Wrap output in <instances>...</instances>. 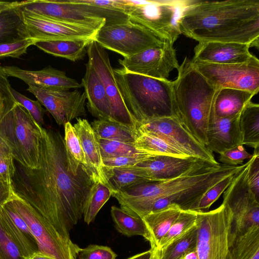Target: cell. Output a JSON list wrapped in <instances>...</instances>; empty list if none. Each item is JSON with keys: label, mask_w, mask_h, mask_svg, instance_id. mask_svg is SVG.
<instances>
[{"label": "cell", "mask_w": 259, "mask_h": 259, "mask_svg": "<svg viewBox=\"0 0 259 259\" xmlns=\"http://www.w3.org/2000/svg\"><path fill=\"white\" fill-rule=\"evenodd\" d=\"M39 161L35 169L15 163L12 191L70 239L69 232L83 217L96 183L83 164L77 175L69 170L64 137L58 130L42 127Z\"/></svg>", "instance_id": "cell-1"}, {"label": "cell", "mask_w": 259, "mask_h": 259, "mask_svg": "<svg viewBox=\"0 0 259 259\" xmlns=\"http://www.w3.org/2000/svg\"><path fill=\"white\" fill-rule=\"evenodd\" d=\"M248 162L232 166L203 161L178 177L139 184L112 192V196L120 208L141 218L173 204L183 210L198 211L201 198L211 187L240 171Z\"/></svg>", "instance_id": "cell-2"}, {"label": "cell", "mask_w": 259, "mask_h": 259, "mask_svg": "<svg viewBox=\"0 0 259 259\" xmlns=\"http://www.w3.org/2000/svg\"><path fill=\"white\" fill-rule=\"evenodd\" d=\"M181 34L198 42H238L258 48L259 1H192L178 21Z\"/></svg>", "instance_id": "cell-3"}, {"label": "cell", "mask_w": 259, "mask_h": 259, "mask_svg": "<svg viewBox=\"0 0 259 259\" xmlns=\"http://www.w3.org/2000/svg\"><path fill=\"white\" fill-rule=\"evenodd\" d=\"M172 81L175 117L201 144L207 133L215 96L219 89L210 83L185 57Z\"/></svg>", "instance_id": "cell-4"}, {"label": "cell", "mask_w": 259, "mask_h": 259, "mask_svg": "<svg viewBox=\"0 0 259 259\" xmlns=\"http://www.w3.org/2000/svg\"><path fill=\"white\" fill-rule=\"evenodd\" d=\"M114 72L123 100L138 124L175 116L172 81L131 73L122 68Z\"/></svg>", "instance_id": "cell-5"}, {"label": "cell", "mask_w": 259, "mask_h": 259, "mask_svg": "<svg viewBox=\"0 0 259 259\" xmlns=\"http://www.w3.org/2000/svg\"><path fill=\"white\" fill-rule=\"evenodd\" d=\"M42 130V127L17 102L6 108L0 118V137L9 147L14 159L29 169L39 168Z\"/></svg>", "instance_id": "cell-6"}, {"label": "cell", "mask_w": 259, "mask_h": 259, "mask_svg": "<svg viewBox=\"0 0 259 259\" xmlns=\"http://www.w3.org/2000/svg\"><path fill=\"white\" fill-rule=\"evenodd\" d=\"M247 165L236 174L224 191L223 204L228 221L229 245L238 238L259 229V199L252 193L248 182Z\"/></svg>", "instance_id": "cell-7"}, {"label": "cell", "mask_w": 259, "mask_h": 259, "mask_svg": "<svg viewBox=\"0 0 259 259\" xmlns=\"http://www.w3.org/2000/svg\"><path fill=\"white\" fill-rule=\"evenodd\" d=\"M129 20L174 44L181 34L178 21L191 0H121Z\"/></svg>", "instance_id": "cell-8"}, {"label": "cell", "mask_w": 259, "mask_h": 259, "mask_svg": "<svg viewBox=\"0 0 259 259\" xmlns=\"http://www.w3.org/2000/svg\"><path fill=\"white\" fill-rule=\"evenodd\" d=\"M8 201L27 224L37 242L38 251L56 259H77L80 247L71 239L63 237L28 203L14 193Z\"/></svg>", "instance_id": "cell-9"}, {"label": "cell", "mask_w": 259, "mask_h": 259, "mask_svg": "<svg viewBox=\"0 0 259 259\" xmlns=\"http://www.w3.org/2000/svg\"><path fill=\"white\" fill-rule=\"evenodd\" d=\"M95 40L104 49L117 53L123 58L169 41L129 19L104 24L98 31Z\"/></svg>", "instance_id": "cell-10"}, {"label": "cell", "mask_w": 259, "mask_h": 259, "mask_svg": "<svg viewBox=\"0 0 259 259\" xmlns=\"http://www.w3.org/2000/svg\"><path fill=\"white\" fill-rule=\"evenodd\" d=\"M198 259H231L228 244V221L222 204L208 211H197Z\"/></svg>", "instance_id": "cell-11"}, {"label": "cell", "mask_w": 259, "mask_h": 259, "mask_svg": "<svg viewBox=\"0 0 259 259\" xmlns=\"http://www.w3.org/2000/svg\"><path fill=\"white\" fill-rule=\"evenodd\" d=\"M191 61L195 68L219 89L231 88L258 93L259 60L254 55L249 61L237 64Z\"/></svg>", "instance_id": "cell-12"}, {"label": "cell", "mask_w": 259, "mask_h": 259, "mask_svg": "<svg viewBox=\"0 0 259 259\" xmlns=\"http://www.w3.org/2000/svg\"><path fill=\"white\" fill-rule=\"evenodd\" d=\"M87 54L88 61L102 81L109 100L111 105L110 121L138 131V123L123 100L108 54L105 49L93 40L88 47Z\"/></svg>", "instance_id": "cell-13"}, {"label": "cell", "mask_w": 259, "mask_h": 259, "mask_svg": "<svg viewBox=\"0 0 259 259\" xmlns=\"http://www.w3.org/2000/svg\"><path fill=\"white\" fill-rule=\"evenodd\" d=\"M139 133L157 136L189 156L214 164H220L211 151L201 144L174 116L151 119L140 123Z\"/></svg>", "instance_id": "cell-14"}, {"label": "cell", "mask_w": 259, "mask_h": 259, "mask_svg": "<svg viewBox=\"0 0 259 259\" xmlns=\"http://www.w3.org/2000/svg\"><path fill=\"white\" fill-rule=\"evenodd\" d=\"M125 71L159 79H167L180 65L174 44L168 41L118 60Z\"/></svg>", "instance_id": "cell-15"}, {"label": "cell", "mask_w": 259, "mask_h": 259, "mask_svg": "<svg viewBox=\"0 0 259 259\" xmlns=\"http://www.w3.org/2000/svg\"><path fill=\"white\" fill-rule=\"evenodd\" d=\"M20 8L24 13L63 22L85 26L99 30L105 19L79 8L69 0H28Z\"/></svg>", "instance_id": "cell-16"}, {"label": "cell", "mask_w": 259, "mask_h": 259, "mask_svg": "<svg viewBox=\"0 0 259 259\" xmlns=\"http://www.w3.org/2000/svg\"><path fill=\"white\" fill-rule=\"evenodd\" d=\"M27 90L35 96L60 125L86 114L84 92L77 89L73 91H51L31 87H28Z\"/></svg>", "instance_id": "cell-17"}, {"label": "cell", "mask_w": 259, "mask_h": 259, "mask_svg": "<svg viewBox=\"0 0 259 259\" xmlns=\"http://www.w3.org/2000/svg\"><path fill=\"white\" fill-rule=\"evenodd\" d=\"M23 14L30 37L35 42L78 38L95 40L98 31L85 26L49 19L24 12Z\"/></svg>", "instance_id": "cell-18"}, {"label": "cell", "mask_w": 259, "mask_h": 259, "mask_svg": "<svg viewBox=\"0 0 259 259\" xmlns=\"http://www.w3.org/2000/svg\"><path fill=\"white\" fill-rule=\"evenodd\" d=\"M4 69L8 77L18 78L29 87L51 91H68L82 87L77 80L66 76L64 71L51 66L36 71L15 66H5Z\"/></svg>", "instance_id": "cell-19"}, {"label": "cell", "mask_w": 259, "mask_h": 259, "mask_svg": "<svg viewBox=\"0 0 259 259\" xmlns=\"http://www.w3.org/2000/svg\"><path fill=\"white\" fill-rule=\"evenodd\" d=\"M249 45L230 42H200L194 48L192 60L214 64H229L244 63L253 55Z\"/></svg>", "instance_id": "cell-20"}, {"label": "cell", "mask_w": 259, "mask_h": 259, "mask_svg": "<svg viewBox=\"0 0 259 259\" xmlns=\"http://www.w3.org/2000/svg\"><path fill=\"white\" fill-rule=\"evenodd\" d=\"M239 115L220 118L212 111L209 120L206 147L220 154L224 151L242 144Z\"/></svg>", "instance_id": "cell-21"}, {"label": "cell", "mask_w": 259, "mask_h": 259, "mask_svg": "<svg viewBox=\"0 0 259 259\" xmlns=\"http://www.w3.org/2000/svg\"><path fill=\"white\" fill-rule=\"evenodd\" d=\"M203 161L192 156L155 155L136 166L143 169L151 181H162L178 177Z\"/></svg>", "instance_id": "cell-22"}, {"label": "cell", "mask_w": 259, "mask_h": 259, "mask_svg": "<svg viewBox=\"0 0 259 259\" xmlns=\"http://www.w3.org/2000/svg\"><path fill=\"white\" fill-rule=\"evenodd\" d=\"M0 221L25 258L38 251L37 242L27 224L9 201L0 207Z\"/></svg>", "instance_id": "cell-23"}, {"label": "cell", "mask_w": 259, "mask_h": 259, "mask_svg": "<svg viewBox=\"0 0 259 259\" xmlns=\"http://www.w3.org/2000/svg\"><path fill=\"white\" fill-rule=\"evenodd\" d=\"M73 126L81 146L87 166L95 182L108 185L99 143L91 124L87 119L78 118Z\"/></svg>", "instance_id": "cell-24"}, {"label": "cell", "mask_w": 259, "mask_h": 259, "mask_svg": "<svg viewBox=\"0 0 259 259\" xmlns=\"http://www.w3.org/2000/svg\"><path fill=\"white\" fill-rule=\"evenodd\" d=\"M84 89L90 112L98 119L110 121L111 105L104 85L91 64H85L80 83Z\"/></svg>", "instance_id": "cell-25"}, {"label": "cell", "mask_w": 259, "mask_h": 259, "mask_svg": "<svg viewBox=\"0 0 259 259\" xmlns=\"http://www.w3.org/2000/svg\"><path fill=\"white\" fill-rule=\"evenodd\" d=\"M256 93L245 90L221 88L215 96L213 111L218 117H229L239 115Z\"/></svg>", "instance_id": "cell-26"}, {"label": "cell", "mask_w": 259, "mask_h": 259, "mask_svg": "<svg viewBox=\"0 0 259 259\" xmlns=\"http://www.w3.org/2000/svg\"><path fill=\"white\" fill-rule=\"evenodd\" d=\"M81 9L105 19V24H111L128 20L126 11L128 6L121 0H69Z\"/></svg>", "instance_id": "cell-27"}, {"label": "cell", "mask_w": 259, "mask_h": 259, "mask_svg": "<svg viewBox=\"0 0 259 259\" xmlns=\"http://www.w3.org/2000/svg\"><path fill=\"white\" fill-rule=\"evenodd\" d=\"M0 10V45L30 38L20 5Z\"/></svg>", "instance_id": "cell-28"}, {"label": "cell", "mask_w": 259, "mask_h": 259, "mask_svg": "<svg viewBox=\"0 0 259 259\" xmlns=\"http://www.w3.org/2000/svg\"><path fill=\"white\" fill-rule=\"evenodd\" d=\"M91 38L67 39L36 41L34 45L45 53L75 62L87 53Z\"/></svg>", "instance_id": "cell-29"}, {"label": "cell", "mask_w": 259, "mask_h": 259, "mask_svg": "<svg viewBox=\"0 0 259 259\" xmlns=\"http://www.w3.org/2000/svg\"><path fill=\"white\" fill-rule=\"evenodd\" d=\"M181 211L177 205L173 204L161 210L150 212L141 218L152 238L151 248H157Z\"/></svg>", "instance_id": "cell-30"}, {"label": "cell", "mask_w": 259, "mask_h": 259, "mask_svg": "<svg viewBox=\"0 0 259 259\" xmlns=\"http://www.w3.org/2000/svg\"><path fill=\"white\" fill-rule=\"evenodd\" d=\"M104 171L108 186L112 193L151 181L145 171L136 165L112 168L104 167Z\"/></svg>", "instance_id": "cell-31"}, {"label": "cell", "mask_w": 259, "mask_h": 259, "mask_svg": "<svg viewBox=\"0 0 259 259\" xmlns=\"http://www.w3.org/2000/svg\"><path fill=\"white\" fill-rule=\"evenodd\" d=\"M110 212L118 232L127 237L141 236L148 241L151 245L152 244L150 234L141 217L133 215L116 206H111Z\"/></svg>", "instance_id": "cell-32"}, {"label": "cell", "mask_w": 259, "mask_h": 259, "mask_svg": "<svg viewBox=\"0 0 259 259\" xmlns=\"http://www.w3.org/2000/svg\"><path fill=\"white\" fill-rule=\"evenodd\" d=\"M242 144L259 149V105L251 101L244 107L239 115Z\"/></svg>", "instance_id": "cell-33"}, {"label": "cell", "mask_w": 259, "mask_h": 259, "mask_svg": "<svg viewBox=\"0 0 259 259\" xmlns=\"http://www.w3.org/2000/svg\"><path fill=\"white\" fill-rule=\"evenodd\" d=\"M91 126L99 139L134 143L139 132L109 120H94Z\"/></svg>", "instance_id": "cell-34"}, {"label": "cell", "mask_w": 259, "mask_h": 259, "mask_svg": "<svg viewBox=\"0 0 259 259\" xmlns=\"http://www.w3.org/2000/svg\"><path fill=\"white\" fill-rule=\"evenodd\" d=\"M64 125L68 168L73 174L77 175L82 164L88 167L87 163L74 127L70 122H66Z\"/></svg>", "instance_id": "cell-35"}, {"label": "cell", "mask_w": 259, "mask_h": 259, "mask_svg": "<svg viewBox=\"0 0 259 259\" xmlns=\"http://www.w3.org/2000/svg\"><path fill=\"white\" fill-rule=\"evenodd\" d=\"M196 225L158 250L159 259H182L188 252L196 248Z\"/></svg>", "instance_id": "cell-36"}, {"label": "cell", "mask_w": 259, "mask_h": 259, "mask_svg": "<svg viewBox=\"0 0 259 259\" xmlns=\"http://www.w3.org/2000/svg\"><path fill=\"white\" fill-rule=\"evenodd\" d=\"M134 145L138 150L154 155H169L181 158L189 157L162 139L147 133H139Z\"/></svg>", "instance_id": "cell-37"}, {"label": "cell", "mask_w": 259, "mask_h": 259, "mask_svg": "<svg viewBox=\"0 0 259 259\" xmlns=\"http://www.w3.org/2000/svg\"><path fill=\"white\" fill-rule=\"evenodd\" d=\"M229 247L231 259H259V229L238 238Z\"/></svg>", "instance_id": "cell-38"}, {"label": "cell", "mask_w": 259, "mask_h": 259, "mask_svg": "<svg viewBox=\"0 0 259 259\" xmlns=\"http://www.w3.org/2000/svg\"><path fill=\"white\" fill-rule=\"evenodd\" d=\"M111 196L112 191L107 185L101 183L94 184L83 214L84 221L88 225L94 221L101 208Z\"/></svg>", "instance_id": "cell-39"}, {"label": "cell", "mask_w": 259, "mask_h": 259, "mask_svg": "<svg viewBox=\"0 0 259 259\" xmlns=\"http://www.w3.org/2000/svg\"><path fill=\"white\" fill-rule=\"evenodd\" d=\"M197 211L181 210L167 233L161 240L157 249L159 250L196 225Z\"/></svg>", "instance_id": "cell-40"}, {"label": "cell", "mask_w": 259, "mask_h": 259, "mask_svg": "<svg viewBox=\"0 0 259 259\" xmlns=\"http://www.w3.org/2000/svg\"><path fill=\"white\" fill-rule=\"evenodd\" d=\"M98 140L102 158L139 155L146 153L138 150L134 143Z\"/></svg>", "instance_id": "cell-41"}, {"label": "cell", "mask_w": 259, "mask_h": 259, "mask_svg": "<svg viewBox=\"0 0 259 259\" xmlns=\"http://www.w3.org/2000/svg\"><path fill=\"white\" fill-rule=\"evenodd\" d=\"M236 174L229 176L211 187L201 198L198 211H206L229 187Z\"/></svg>", "instance_id": "cell-42"}, {"label": "cell", "mask_w": 259, "mask_h": 259, "mask_svg": "<svg viewBox=\"0 0 259 259\" xmlns=\"http://www.w3.org/2000/svg\"><path fill=\"white\" fill-rule=\"evenodd\" d=\"M15 101L22 106L30 114L35 121L41 127L45 124L44 114L45 110L38 101H34L26 97L13 88L11 90Z\"/></svg>", "instance_id": "cell-43"}, {"label": "cell", "mask_w": 259, "mask_h": 259, "mask_svg": "<svg viewBox=\"0 0 259 259\" xmlns=\"http://www.w3.org/2000/svg\"><path fill=\"white\" fill-rule=\"evenodd\" d=\"M219 154V161L220 162L232 166L242 165L244 160L252 157V154L247 152L243 145L226 150Z\"/></svg>", "instance_id": "cell-44"}, {"label": "cell", "mask_w": 259, "mask_h": 259, "mask_svg": "<svg viewBox=\"0 0 259 259\" xmlns=\"http://www.w3.org/2000/svg\"><path fill=\"white\" fill-rule=\"evenodd\" d=\"M0 259H25L0 221Z\"/></svg>", "instance_id": "cell-45"}, {"label": "cell", "mask_w": 259, "mask_h": 259, "mask_svg": "<svg viewBox=\"0 0 259 259\" xmlns=\"http://www.w3.org/2000/svg\"><path fill=\"white\" fill-rule=\"evenodd\" d=\"M78 259H116V254L109 247L97 244H90L79 249Z\"/></svg>", "instance_id": "cell-46"}, {"label": "cell", "mask_w": 259, "mask_h": 259, "mask_svg": "<svg viewBox=\"0 0 259 259\" xmlns=\"http://www.w3.org/2000/svg\"><path fill=\"white\" fill-rule=\"evenodd\" d=\"M154 156L155 155L145 153L139 155L102 158V160L104 167L112 168L117 167L135 166L140 162Z\"/></svg>", "instance_id": "cell-47"}, {"label": "cell", "mask_w": 259, "mask_h": 259, "mask_svg": "<svg viewBox=\"0 0 259 259\" xmlns=\"http://www.w3.org/2000/svg\"><path fill=\"white\" fill-rule=\"evenodd\" d=\"M35 41L32 38L0 45V58H19L26 53L29 47L34 45Z\"/></svg>", "instance_id": "cell-48"}, {"label": "cell", "mask_w": 259, "mask_h": 259, "mask_svg": "<svg viewBox=\"0 0 259 259\" xmlns=\"http://www.w3.org/2000/svg\"><path fill=\"white\" fill-rule=\"evenodd\" d=\"M248 171V182L250 190L259 199V149L254 150Z\"/></svg>", "instance_id": "cell-49"}, {"label": "cell", "mask_w": 259, "mask_h": 259, "mask_svg": "<svg viewBox=\"0 0 259 259\" xmlns=\"http://www.w3.org/2000/svg\"><path fill=\"white\" fill-rule=\"evenodd\" d=\"M14 161V159L11 154L0 157V180L10 185L15 171Z\"/></svg>", "instance_id": "cell-50"}, {"label": "cell", "mask_w": 259, "mask_h": 259, "mask_svg": "<svg viewBox=\"0 0 259 259\" xmlns=\"http://www.w3.org/2000/svg\"><path fill=\"white\" fill-rule=\"evenodd\" d=\"M11 88L4 67L0 66V96L4 100L7 108L12 106L16 102L12 94Z\"/></svg>", "instance_id": "cell-51"}, {"label": "cell", "mask_w": 259, "mask_h": 259, "mask_svg": "<svg viewBox=\"0 0 259 259\" xmlns=\"http://www.w3.org/2000/svg\"><path fill=\"white\" fill-rule=\"evenodd\" d=\"M13 193L11 185L0 180V207L10 200Z\"/></svg>", "instance_id": "cell-52"}, {"label": "cell", "mask_w": 259, "mask_h": 259, "mask_svg": "<svg viewBox=\"0 0 259 259\" xmlns=\"http://www.w3.org/2000/svg\"><path fill=\"white\" fill-rule=\"evenodd\" d=\"M155 248H151L149 250L137 254L126 259H151Z\"/></svg>", "instance_id": "cell-53"}, {"label": "cell", "mask_w": 259, "mask_h": 259, "mask_svg": "<svg viewBox=\"0 0 259 259\" xmlns=\"http://www.w3.org/2000/svg\"><path fill=\"white\" fill-rule=\"evenodd\" d=\"M25 259H56L54 257L42 253L40 251H37L33 253L30 256Z\"/></svg>", "instance_id": "cell-54"}, {"label": "cell", "mask_w": 259, "mask_h": 259, "mask_svg": "<svg viewBox=\"0 0 259 259\" xmlns=\"http://www.w3.org/2000/svg\"><path fill=\"white\" fill-rule=\"evenodd\" d=\"M9 154H11L9 147L0 137V157Z\"/></svg>", "instance_id": "cell-55"}, {"label": "cell", "mask_w": 259, "mask_h": 259, "mask_svg": "<svg viewBox=\"0 0 259 259\" xmlns=\"http://www.w3.org/2000/svg\"><path fill=\"white\" fill-rule=\"evenodd\" d=\"M20 2L0 1V10L18 5Z\"/></svg>", "instance_id": "cell-56"}, {"label": "cell", "mask_w": 259, "mask_h": 259, "mask_svg": "<svg viewBox=\"0 0 259 259\" xmlns=\"http://www.w3.org/2000/svg\"><path fill=\"white\" fill-rule=\"evenodd\" d=\"M7 106L5 101L0 96V118L2 116Z\"/></svg>", "instance_id": "cell-57"}, {"label": "cell", "mask_w": 259, "mask_h": 259, "mask_svg": "<svg viewBox=\"0 0 259 259\" xmlns=\"http://www.w3.org/2000/svg\"><path fill=\"white\" fill-rule=\"evenodd\" d=\"M159 252L158 249L155 248L151 259H159Z\"/></svg>", "instance_id": "cell-58"}]
</instances>
